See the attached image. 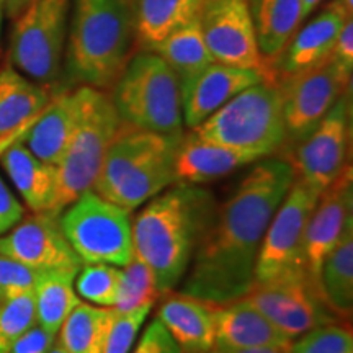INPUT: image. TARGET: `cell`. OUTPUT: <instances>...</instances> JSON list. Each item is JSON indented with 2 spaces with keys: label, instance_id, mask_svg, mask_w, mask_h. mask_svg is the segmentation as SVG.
<instances>
[{
  "label": "cell",
  "instance_id": "obj_20",
  "mask_svg": "<svg viewBox=\"0 0 353 353\" xmlns=\"http://www.w3.org/2000/svg\"><path fill=\"white\" fill-rule=\"evenodd\" d=\"M213 322L214 348H290L293 342L244 298L213 304Z\"/></svg>",
  "mask_w": 353,
  "mask_h": 353
},
{
  "label": "cell",
  "instance_id": "obj_3",
  "mask_svg": "<svg viewBox=\"0 0 353 353\" xmlns=\"http://www.w3.org/2000/svg\"><path fill=\"white\" fill-rule=\"evenodd\" d=\"M65 74L69 81L110 90L136 46L132 0H70Z\"/></svg>",
  "mask_w": 353,
  "mask_h": 353
},
{
  "label": "cell",
  "instance_id": "obj_28",
  "mask_svg": "<svg viewBox=\"0 0 353 353\" xmlns=\"http://www.w3.org/2000/svg\"><path fill=\"white\" fill-rule=\"evenodd\" d=\"M152 52L161 56L179 79L180 90L188 85L198 74L214 63L213 56L203 39L200 23L196 19L180 26L164 41L152 48Z\"/></svg>",
  "mask_w": 353,
  "mask_h": 353
},
{
  "label": "cell",
  "instance_id": "obj_18",
  "mask_svg": "<svg viewBox=\"0 0 353 353\" xmlns=\"http://www.w3.org/2000/svg\"><path fill=\"white\" fill-rule=\"evenodd\" d=\"M263 79L259 70L234 68L214 61L180 90L183 123L190 130L200 126L232 97Z\"/></svg>",
  "mask_w": 353,
  "mask_h": 353
},
{
  "label": "cell",
  "instance_id": "obj_45",
  "mask_svg": "<svg viewBox=\"0 0 353 353\" xmlns=\"http://www.w3.org/2000/svg\"><path fill=\"white\" fill-rule=\"evenodd\" d=\"M341 2H342V6L345 7V10L352 15V10H353V0H341Z\"/></svg>",
  "mask_w": 353,
  "mask_h": 353
},
{
  "label": "cell",
  "instance_id": "obj_26",
  "mask_svg": "<svg viewBox=\"0 0 353 353\" xmlns=\"http://www.w3.org/2000/svg\"><path fill=\"white\" fill-rule=\"evenodd\" d=\"M201 0H132L136 46L151 51L179 30L196 19Z\"/></svg>",
  "mask_w": 353,
  "mask_h": 353
},
{
  "label": "cell",
  "instance_id": "obj_5",
  "mask_svg": "<svg viewBox=\"0 0 353 353\" xmlns=\"http://www.w3.org/2000/svg\"><path fill=\"white\" fill-rule=\"evenodd\" d=\"M79 117L72 138L56 165V198L50 213L59 216L79 196L94 190L105 154L121 126L112 99L105 90L81 85Z\"/></svg>",
  "mask_w": 353,
  "mask_h": 353
},
{
  "label": "cell",
  "instance_id": "obj_17",
  "mask_svg": "<svg viewBox=\"0 0 353 353\" xmlns=\"http://www.w3.org/2000/svg\"><path fill=\"white\" fill-rule=\"evenodd\" d=\"M353 183L348 165L335 182L319 196L309 216L303 241V265L319 283L322 262L337 245L347 228L353 224Z\"/></svg>",
  "mask_w": 353,
  "mask_h": 353
},
{
  "label": "cell",
  "instance_id": "obj_23",
  "mask_svg": "<svg viewBox=\"0 0 353 353\" xmlns=\"http://www.w3.org/2000/svg\"><path fill=\"white\" fill-rule=\"evenodd\" d=\"M157 319L182 353H210L214 348L213 304L179 293L161 304Z\"/></svg>",
  "mask_w": 353,
  "mask_h": 353
},
{
  "label": "cell",
  "instance_id": "obj_41",
  "mask_svg": "<svg viewBox=\"0 0 353 353\" xmlns=\"http://www.w3.org/2000/svg\"><path fill=\"white\" fill-rule=\"evenodd\" d=\"M210 353H288V348H213Z\"/></svg>",
  "mask_w": 353,
  "mask_h": 353
},
{
  "label": "cell",
  "instance_id": "obj_39",
  "mask_svg": "<svg viewBox=\"0 0 353 353\" xmlns=\"http://www.w3.org/2000/svg\"><path fill=\"white\" fill-rule=\"evenodd\" d=\"M25 216L23 206L12 195L10 190L0 179V236L10 231Z\"/></svg>",
  "mask_w": 353,
  "mask_h": 353
},
{
  "label": "cell",
  "instance_id": "obj_12",
  "mask_svg": "<svg viewBox=\"0 0 353 353\" xmlns=\"http://www.w3.org/2000/svg\"><path fill=\"white\" fill-rule=\"evenodd\" d=\"M350 97L347 92L329 110L306 139L288 149L285 159L294 170V179L322 193L350 165Z\"/></svg>",
  "mask_w": 353,
  "mask_h": 353
},
{
  "label": "cell",
  "instance_id": "obj_25",
  "mask_svg": "<svg viewBox=\"0 0 353 353\" xmlns=\"http://www.w3.org/2000/svg\"><path fill=\"white\" fill-rule=\"evenodd\" d=\"M260 54L273 61L303 25V0H249Z\"/></svg>",
  "mask_w": 353,
  "mask_h": 353
},
{
  "label": "cell",
  "instance_id": "obj_35",
  "mask_svg": "<svg viewBox=\"0 0 353 353\" xmlns=\"http://www.w3.org/2000/svg\"><path fill=\"white\" fill-rule=\"evenodd\" d=\"M152 306L154 304H144L128 312H118L117 309H113V317L105 332L99 353H130L141 325L144 324Z\"/></svg>",
  "mask_w": 353,
  "mask_h": 353
},
{
  "label": "cell",
  "instance_id": "obj_1",
  "mask_svg": "<svg viewBox=\"0 0 353 353\" xmlns=\"http://www.w3.org/2000/svg\"><path fill=\"white\" fill-rule=\"evenodd\" d=\"M293 182L285 157L260 159L203 232L180 293L214 306L247 296L263 234Z\"/></svg>",
  "mask_w": 353,
  "mask_h": 353
},
{
  "label": "cell",
  "instance_id": "obj_13",
  "mask_svg": "<svg viewBox=\"0 0 353 353\" xmlns=\"http://www.w3.org/2000/svg\"><path fill=\"white\" fill-rule=\"evenodd\" d=\"M350 77L329 57L325 63L280 83L286 131L283 149L294 148L316 130L347 92Z\"/></svg>",
  "mask_w": 353,
  "mask_h": 353
},
{
  "label": "cell",
  "instance_id": "obj_40",
  "mask_svg": "<svg viewBox=\"0 0 353 353\" xmlns=\"http://www.w3.org/2000/svg\"><path fill=\"white\" fill-rule=\"evenodd\" d=\"M330 59H332L334 63L339 65V68L343 69L347 74H350L352 76V69H353V23H352V19L345 21V25L342 26L337 39H335Z\"/></svg>",
  "mask_w": 353,
  "mask_h": 353
},
{
  "label": "cell",
  "instance_id": "obj_6",
  "mask_svg": "<svg viewBox=\"0 0 353 353\" xmlns=\"http://www.w3.org/2000/svg\"><path fill=\"white\" fill-rule=\"evenodd\" d=\"M110 99L128 126L165 136L183 134L179 79L156 52L143 50L132 54L113 83Z\"/></svg>",
  "mask_w": 353,
  "mask_h": 353
},
{
  "label": "cell",
  "instance_id": "obj_7",
  "mask_svg": "<svg viewBox=\"0 0 353 353\" xmlns=\"http://www.w3.org/2000/svg\"><path fill=\"white\" fill-rule=\"evenodd\" d=\"M192 131L260 159L273 156L286 143L281 88L263 79L232 97Z\"/></svg>",
  "mask_w": 353,
  "mask_h": 353
},
{
  "label": "cell",
  "instance_id": "obj_10",
  "mask_svg": "<svg viewBox=\"0 0 353 353\" xmlns=\"http://www.w3.org/2000/svg\"><path fill=\"white\" fill-rule=\"evenodd\" d=\"M244 299L291 341L339 319L322 298L319 283L306 270L255 285Z\"/></svg>",
  "mask_w": 353,
  "mask_h": 353
},
{
  "label": "cell",
  "instance_id": "obj_22",
  "mask_svg": "<svg viewBox=\"0 0 353 353\" xmlns=\"http://www.w3.org/2000/svg\"><path fill=\"white\" fill-rule=\"evenodd\" d=\"M77 117V90L56 92L50 103L44 107L19 141H21L39 161L56 167L72 138Z\"/></svg>",
  "mask_w": 353,
  "mask_h": 353
},
{
  "label": "cell",
  "instance_id": "obj_27",
  "mask_svg": "<svg viewBox=\"0 0 353 353\" xmlns=\"http://www.w3.org/2000/svg\"><path fill=\"white\" fill-rule=\"evenodd\" d=\"M319 288L339 319H350L353 309V224L327 254L319 272Z\"/></svg>",
  "mask_w": 353,
  "mask_h": 353
},
{
  "label": "cell",
  "instance_id": "obj_11",
  "mask_svg": "<svg viewBox=\"0 0 353 353\" xmlns=\"http://www.w3.org/2000/svg\"><path fill=\"white\" fill-rule=\"evenodd\" d=\"M319 196L311 187L294 179L263 234L255 263V285L306 270L303 265L304 232Z\"/></svg>",
  "mask_w": 353,
  "mask_h": 353
},
{
  "label": "cell",
  "instance_id": "obj_43",
  "mask_svg": "<svg viewBox=\"0 0 353 353\" xmlns=\"http://www.w3.org/2000/svg\"><path fill=\"white\" fill-rule=\"evenodd\" d=\"M324 2V0H303V15L304 20L307 19V15H311L312 10L319 6V3Z\"/></svg>",
  "mask_w": 353,
  "mask_h": 353
},
{
  "label": "cell",
  "instance_id": "obj_4",
  "mask_svg": "<svg viewBox=\"0 0 353 353\" xmlns=\"http://www.w3.org/2000/svg\"><path fill=\"white\" fill-rule=\"evenodd\" d=\"M182 136L157 134L121 123L105 154L94 192L128 211L152 200L176 183L175 152Z\"/></svg>",
  "mask_w": 353,
  "mask_h": 353
},
{
  "label": "cell",
  "instance_id": "obj_37",
  "mask_svg": "<svg viewBox=\"0 0 353 353\" xmlns=\"http://www.w3.org/2000/svg\"><path fill=\"white\" fill-rule=\"evenodd\" d=\"M132 353H182V350L161 324V321L154 319L141 335L138 345Z\"/></svg>",
  "mask_w": 353,
  "mask_h": 353
},
{
  "label": "cell",
  "instance_id": "obj_2",
  "mask_svg": "<svg viewBox=\"0 0 353 353\" xmlns=\"http://www.w3.org/2000/svg\"><path fill=\"white\" fill-rule=\"evenodd\" d=\"M214 213V198L208 190L176 182L154 196L134 219V257L152 273L159 293H169L187 275Z\"/></svg>",
  "mask_w": 353,
  "mask_h": 353
},
{
  "label": "cell",
  "instance_id": "obj_44",
  "mask_svg": "<svg viewBox=\"0 0 353 353\" xmlns=\"http://www.w3.org/2000/svg\"><path fill=\"white\" fill-rule=\"evenodd\" d=\"M48 353H68V350H65L63 343L57 341V337H56L54 343H52V347L50 348V352H48Z\"/></svg>",
  "mask_w": 353,
  "mask_h": 353
},
{
  "label": "cell",
  "instance_id": "obj_14",
  "mask_svg": "<svg viewBox=\"0 0 353 353\" xmlns=\"http://www.w3.org/2000/svg\"><path fill=\"white\" fill-rule=\"evenodd\" d=\"M198 23L216 63L259 70L267 79L268 65L260 54L249 0H201Z\"/></svg>",
  "mask_w": 353,
  "mask_h": 353
},
{
  "label": "cell",
  "instance_id": "obj_42",
  "mask_svg": "<svg viewBox=\"0 0 353 353\" xmlns=\"http://www.w3.org/2000/svg\"><path fill=\"white\" fill-rule=\"evenodd\" d=\"M30 2H32V0H2V7L10 19H17Z\"/></svg>",
  "mask_w": 353,
  "mask_h": 353
},
{
  "label": "cell",
  "instance_id": "obj_38",
  "mask_svg": "<svg viewBox=\"0 0 353 353\" xmlns=\"http://www.w3.org/2000/svg\"><path fill=\"white\" fill-rule=\"evenodd\" d=\"M57 335L48 332L39 324H34L23 335H20L7 353H48Z\"/></svg>",
  "mask_w": 353,
  "mask_h": 353
},
{
  "label": "cell",
  "instance_id": "obj_46",
  "mask_svg": "<svg viewBox=\"0 0 353 353\" xmlns=\"http://www.w3.org/2000/svg\"><path fill=\"white\" fill-rule=\"evenodd\" d=\"M2 13H3V7H2V0H0V30H2Z\"/></svg>",
  "mask_w": 353,
  "mask_h": 353
},
{
  "label": "cell",
  "instance_id": "obj_8",
  "mask_svg": "<svg viewBox=\"0 0 353 353\" xmlns=\"http://www.w3.org/2000/svg\"><path fill=\"white\" fill-rule=\"evenodd\" d=\"M61 229L83 263L123 268L134 259L131 211L85 192L59 214Z\"/></svg>",
  "mask_w": 353,
  "mask_h": 353
},
{
  "label": "cell",
  "instance_id": "obj_30",
  "mask_svg": "<svg viewBox=\"0 0 353 353\" xmlns=\"http://www.w3.org/2000/svg\"><path fill=\"white\" fill-rule=\"evenodd\" d=\"M113 317V307L79 303L61 325L57 341L68 353H99Z\"/></svg>",
  "mask_w": 353,
  "mask_h": 353
},
{
  "label": "cell",
  "instance_id": "obj_36",
  "mask_svg": "<svg viewBox=\"0 0 353 353\" xmlns=\"http://www.w3.org/2000/svg\"><path fill=\"white\" fill-rule=\"evenodd\" d=\"M43 272L0 254V303L33 291Z\"/></svg>",
  "mask_w": 353,
  "mask_h": 353
},
{
  "label": "cell",
  "instance_id": "obj_33",
  "mask_svg": "<svg viewBox=\"0 0 353 353\" xmlns=\"http://www.w3.org/2000/svg\"><path fill=\"white\" fill-rule=\"evenodd\" d=\"M34 324L38 322L33 291L0 303V353H7L12 343Z\"/></svg>",
  "mask_w": 353,
  "mask_h": 353
},
{
  "label": "cell",
  "instance_id": "obj_31",
  "mask_svg": "<svg viewBox=\"0 0 353 353\" xmlns=\"http://www.w3.org/2000/svg\"><path fill=\"white\" fill-rule=\"evenodd\" d=\"M121 281V268L107 263H83L79 268L74 288L87 303L100 307H114Z\"/></svg>",
  "mask_w": 353,
  "mask_h": 353
},
{
  "label": "cell",
  "instance_id": "obj_21",
  "mask_svg": "<svg viewBox=\"0 0 353 353\" xmlns=\"http://www.w3.org/2000/svg\"><path fill=\"white\" fill-rule=\"evenodd\" d=\"M260 161L259 156L200 138L195 131L182 136L175 152L176 182L201 185L218 180L239 167Z\"/></svg>",
  "mask_w": 353,
  "mask_h": 353
},
{
  "label": "cell",
  "instance_id": "obj_15",
  "mask_svg": "<svg viewBox=\"0 0 353 353\" xmlns=\"http://www.w3.org/2000/svg\"><path fill=\"white\" fill-rule=\"evenodd\" d=\"M0 254L39 272L82 267L61 229L59 216L51 213L23 216L17 226L0 237Z\"/></svg>",
  "mask_w": 353,
  "mask_h": 353
},
{
  "label": "cell",
  "instance_id": "obj_9",
  "mask_svg": "<svg viewBox=\"0 0 353 353\" xmlns=\"http://www.w3.org/2000/svg\"><path fill=\"white\" fill-rule=\"evenodd\" d=\"M70 0H32L17 17L8 63L41 85L52 87L63 68Z\"/></svg>",
  "mask_w": 353,
  "mask_h": 353
},
{
  "label": "cell",
  "instance_id": "obj_29",
  "mask_svg": "<svg viewBox=\"0 0 353 353\" xmlns=\"http://www.w3.org/2000/svg\"><path fill=\"white\" fill-rule=\"evenodd\" d=\"M77 272L79 268L46 270L34 286L37 322L48 332L57 335L72 309L81 303L74 288Z\"/></svg>",
  "mask_w": 353,
  "mask_h": 353
},
{
  "label": "cell",
  "instance_id": "obj_24",
  "mask_svg": "<svg viewBox=\"0 0 353 353\" xmlns=\"http://www.w3.org/2000/svg\"><path fill=\"white\" fill-rule=\"evenodd\" d=\"M0 164L33 213H50L56 198V167L39 161L21 141L0 151Z\"/></svg>",
  "mask_w": 353,
  "mask_h": 353
},
{
  "label": "cell",
  "instance_id": "obj_34",
  "mask_svg": "<svg viewBox=\"0 0 353 353\" xmlns=\"http://www.w3.org/2000/svg\"><path fill=\"white\" fill-rule=\"evenodd\" d=\"M288 353H353V335L345 325H319L291 342Z\"/></svg>",
  "mask_w": 353,
  "mask_h": 353
},
{
  "label": "cell",
  "instance_id": "obj_32",
  "mask_svg": "<svg viewBox=\"0 0 353 353\" xmlns=\"http://www.w3.org/2000/svg\"><path fill=\"white\" fill-rule=\"evenodd\" d=\"M159 294L161 293L154 283L152 273L134 257L126 267L121 268L120 290L113 309H117L118 312L132 311L144 304H154Z\"/></svg>",
  "mask_w": 353,
  "mask_h": 353
},
{
  "label": "cell",
  "instance_id": "obj_19",
  "mask_svg": "<svg viewBox=\"0 0 353 353\" xmlns=\"http://www.w3.org/2000/svg\"><path fill=\"white\" fill-rule=\"evenodd\" d=\"M56 92L30 81L10 63L0 65V151L19 141Z\"/></svg>",
  "mask_w": 353,
  "mask_h": 353
},
{
  "label": "cell",
  "instance_id": "obj_16",
  "mask_svg": "<svg viewBox=\"0 0 353 353\" xmlns=\"http://www.w3.org/2000/svg\"><path fill=\"white\" fill-rule=\"evenodd\" d=\"M352 15L345 10L341 0H332L311 19L301 30H298L286 44L283 51L273 61H268V74L265 81L276 85L288 79L306 72L329 59L332 48L342 26Z\"/></svg>",
  "mask_w": 353,
  "mask_h": 353
}]
</instances>
